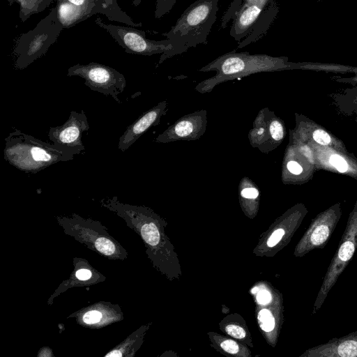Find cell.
Wrapping results in <instances>:
<instances>
[{"instance_id":"cell-1","label":"cell","mask_w":357,"mask_h":357,"mask_svg":"<svg viewBox=\"0 0 357 357\" xmlns=\"http://www.w3.org/2000/svg\"><path fill=\"white\" fill-rule=\"evenodd\" d=\"M81 151L44 142L14 129L5 138L4 159L26 173H36L59 162L71 160Z\"/></svg>"},{"instance_id":"cell-2","label":"cell","mask_w":357,"mask_h":357,"mask_svg":"<svg viewBox=\"0 0 357 357\" xmlns=\"http://www.w3.org/2000/svg\"><path fill=\"white\" fill-rule=\"evenodd\" d=\"M219 0H197L181 14L170 30L162 35L170 41L172 49L162 54L158 63L190 47L206 45L217 19Z\"/></svg>"},{"instance_id":"cell-3","label":"cell","mask_w":357,"mask_h":357,"mask_svg":"<svg viewBox=\"0 0 357 357\" xmlns=\"http://www.w3.org/2000/svg\"><path fill=\"white\" fill-rule=\"evenodd\" d=\"M63 29L59 20L56 7L33 28L22 33L13 50L15 66L22 70L46 54Z\"/></svg>"},{"instance_id":"cell-4","label":"cell","mask_w":357,"mask_h":357,"mask_svg":"<svg viewBox=\"0 0 357 357\" xmlns=\"http://www.w3.org/2000/svg\"><path fill=\"white\" fill-rule=\"evenodd\" d=\"M356 249L357 202L349 214L338 247L324 277L321 286L313 305L312 314L317 313L321 307L331 289L352 259Z\"/></svg>"},{"instance_id":"cell-5","label":"cell","mask_w":357,"mask_h":357,"mask_svg":"<svg viewBox=\"0 0 357 357\" xmlns=\"http://www.w3.org/2000/svg\"><path fill=\"white\" fill-rule=\"evenodd\" d=\"M67 75L83 78L84 84L91 90L111 96L121 102L118 95L123 92L126 81L124 75L114 68L96 62L85 65L78 63L68 69Z\"/></svg>"},{"instance_id":"cell-6","label":"cell","mask_w":357,"mask_h":357,"mask_svg":"<svg viewBox=\"0 0 357 357\" xmlns=\"http://www.w3.org/2000/svg\"><path fill=\"white\" fill-rule=\"evenodd\" d=\"M95 23L106 30L114 40L128 54L151 56L163 54L172 49L168 39L153 40L146 37V32L134 26H123L105 23L100 17H97Z\"/></svg>"},{"instance_id":"cell-7","label":"cell","mask_w":357,"mask_h":357,"mask_svg":"<svg viewBox=\"0 0 357 357\" xmlns=\"http://www.w3.org/2000/svg\"><path fill=\"white\" fill-rule=\"evenodd\" d=\"M55 7L59 20L63 29L71 28L97 13L106 15L111 21L123 22L128 26H142L141 22H133L127 14L123 15L116 12L107 6L103 0H96L82 6H76L68 0H57Z\"/></svg>"},{"instance_id":"cell-8","label":"cell","mask_w":357,"mask_h":357,"mask_svg":"<svg viewBox=\"0 0 357 357\" xmlns=\"http://www.w3.org/2000/svg\"><path fill=\"white\" fill-rule=\"evenodd\" d=\"M342 215L340 204H337L318 214L298 243L295 252L303 257L314 249L324 248L329 241Z\"/></svg>"},{"instance_id":"cell-9","label":"cell","mask_w":357,"mask_h":357,"mask_svg":"<svg viewBox=\"0 0 357 357\" xmlns=\"http://www.w3.org/2000/svg\"><path fill=\"white\" fill-rule=\"evenodd\" d=\"M89 130V124L84 110L80 113L71 111L69 118L62 125L50 128L48 137L54 144L66 148L84 150L82 134Z\"/></svg>"},{"instance_id":"cell-10","label":"cell","mask_w":357,"mask_h":357,"mask_svg":"<svg viewBox=\"0 0 357 357\" xmlns=\"http://www.w3.org/2000/svg\"><path fill=\"white\" fill-rule=\"evenodd\" d=\"M273 0H245L232 18L230 36L238 43L250 33L254 24Z\"/></svg>"},{"instance_id":"cell-11","label":"cell","mask_w":357,"mask_h":357,"mask_svg":"<svg viewBox=\"0 0 357 357\" xmlns=\"http://www.w3.org/2000/svg\"><path fill=\"white\" fill-rule=\"evenodd\" d=\"M305 357H357V331L307 349Z\"/></svg>"},{"instance_id":"cell-12","label":"cell","mask_w":357,"mask_h":357,"mask_svg":"<svg viewBox=\"0 0 357 357\" xmlns=\"http://www.w3.org/2000/svg\"><path fill=\"white\" fill-rule=\"evenodd\" d=\"M162 105L160 104L144 113L130 124L120 137L118 149L124 152L130 148L143 133L157 122L162 113Z\"/></svg>"},{"instance_id":"cell-13","label":"cell","mask_w":357,"mask_h":357,"mask_svg":"<svg viewBox=\"0 0 357 357\" xmlns=\"http://www.w3.org/2000/svg\"><path fill=\"white\" fill-rule=\"evenodd\" d=\"M278 11L276 3L273 0L255 22L248 36L238 43L237 47H244L263 38L275 18Z\"/></svg>"},{"instance_id":"cell-14","label":"cell","mask_w":357,"mask_h":357,"mask_svg":"<svg viewBox=\"0 0 357 357\" xmlns=\"http://www.w3.org/2000/svg\"><path fill=\"white\" fill-rule=\"evenodd\" d=\"M10 6L17 2L20 5L19 17L24 22L32 15L39 13L47 8L53 0H7Z\"/></svg>"},{"instance_id":"cell-15","label":"cell","mask_w":357,"mask_h":357,"mask_svg":"<svg viewBox=\"0 0 357 357\" xmlns=\"http://www.w3.org/2000/svg\"><path fill=\"white\" fill-rule=\"evenodd\" d=\"M142 235L145 241L151 245H156L159 243V231L153 222L146 224L142 227Z\"/></svg>"},{"instance_id":"cell-16","label":"cell","mask_w":357,"mask_h":357,"mask_svg":"<svg viewBox=\"0 0 357 357\" xmlns=\"http://www.w3.org/2000/svg\"><path fill=\"white\" fill-rule=\"evenodd\" d=\"M258 321L260 327L264 331H271L275 327V319L271 311L267 309H263L259 312Z\"/></svg>"},{"instance_id":"cell-17","label":"cell","mask_w":357,"mask_h":357,"mask_svg":"<svg viewBox=\"0 0 357 357\" xmlns=\"http://www.w3.org/2000/svg\"><path fill=\"white\" fill-rule=\"evenodd\" d=\"M244 1L245 0H233L231 2L229 6L222 17L220 29H225L227 26L229 21L232 20L233 17Z\"/></svg>"},{"instance_id":"cell-18","label":"cell","mask_w":357,"mask_h":357,"mask_svg":"<svg viewBox=\"0 0 357 357\" xmlns=\"http://www.w3.org/2000/svg\"><path fill=\"white\" fill-rule=\"evenodd\" d=\"M176 0H156L155 17L160 19L171 11Z\"/></svg>"},{"instance_id":"cell-19","label":"cell","mask_w":357,"mask_h":357,"mask_svg":"<svg viewBox=\"0 0 357 357\" xmlns=\"http://www.w3.org/2000/svg\"><path fill=\"white\" fill-rule=\"evenodd\" d=\"M193 124L191 121L184 120L178 122L174 127V132L178 137H186L193 131Z\"/></svg>"},{"instance_id":"cell-20","label":"cell","mask_w":357,"mask_h":357,"mask_svg":"<svg viewBox=\"0 0 357 357\" xmlns=\"http://www.w3.org/2000/svg\"><path fill=\"white\" fill-rule=\"evenodd\" d=\"M96 247L98 251L106 255H111L115 252L114 243L105 238H99L96 243Z\"/></svg>"},{"instance_id":"cell-21","label":"cell","mask_w":357,"mask_h":357,"mask_svg":"<svg viewBox=\"0 0 357 357\" xmlns=\"http://www.w3.org/2000/svg\"><path fill=\"white\" fill-rule=\"evenodd\" d=\"M330 163L335 167V169L344 173L348 169V164L347 161L340 155L337 154H333L329 158Z\"/></svg>"},{"instance_id":"cell-22","label":"cell","mask_w":357,"mask_h":357,"mask_svg":"<svg viewBox=\"0 0 357 357\" xmlns=\"http://www.w3.org/2000/svg\"><path fill=\"white\" fill-rule=\"evenodd\" d=\"M286 234V230L281 227L275 229L269 237L267 245L268 247H274L282 241Z\"/></svg>"},{"instance_id":"cell-23","label":"cell","mask_w":357,"mask_h":357,"mask_svg":"<svg viewBox=\"0 0 357 357\" xmlns=\"http://www.w3.org/2000/svg\"><path fill=\"white\" fill-rule=\"evenodd\" d=\"M270 132L272 137L277 141L282 139L284 136L282 124L278 121H273L270 125Z\"/></svg>"},{"instance_id":"cell-24","label":"cell","mask_w":357,"mask_h":357,"mask_svg":"<svg viewBox=\"0 0 357 357\" xmlns=\"http://www.w3.org/2000/svg\"><path fill=\"white\" fill-rule=\"evenodd\" d=\"M313 139L319 144L325 146L331 142L330 135L324 130H316L313 132Z\"/></svg>"},{"instance_id":"cell-25","label":"cell","mask_w":357,"mask_h":357,"mask_svg":"<svg viewBox=\"0 0 357 357\" xmlns=\"http://www.w3.org/2000/svg\"><path fill=\"white\" fill-rule=\"evenodd\" d=\"M226 332L231 335L237 339H243L245 336V330L238 326L237 325L230 324L226 326Z\"/></svg>"},{"instance_id":"cell-26","label":"cell","mask_w":357,"mask_h":357,"mask_svg":"<svg viewBox=\"0 0 357 357\" xmlns=\"http://www.w3.org/2000/svg\"><path fill=\"white\" fill-rule=\"evenodd\" d=\"M221 348L226 352L235 354L238 351V345L236 342L231 340H224L220 344Z\"/></svg>"},{"instance_id":"cell-27","label":"cell","mask_w":357,"mask_h":357,"mask_svg":"<svg viewBox=\"0 0 357 357\" xmlns=\"http://www.w3.org/2000/svg\"><path fill=\"white\" fill-rule=\"evenodd\" d=\"M101 314L96 310H91L84 314L83 320L86 324H94L100 320Z\"/></svg>"},{"instance_id":"cell-28","label":"cell","mask_w":357,"mask_h":357,"mask_svg":"<svg viewBox=\"0 0 357 357\" xmlns=\"http://www.w3.org/2000/svg\"><path fill=\"white\" fill-rule=\"evenodd\" d=\"M257 299L260 304L265 305L271 301V295L266 290H261L257 294Z\"/></svg>"},{"instance_id":"cell-29","label":"cell","mask_w":357,"mask_h":357,"mask_svg":"<svg viewBox=\"0 0 357 357\" xmlns=\"http://www.w3.org/2000/svg\"><path fill=\"white\" fill-rule=\"evenodd\" d=\"M241 195L245 198L255 199L259 195V192L255 188H247L241 191Z\"/></svg>"},{"instance_id":"cell-30","label":"cell","mask_w":357,"mask_h":357,"mask_svg":"<svg viewBox=\"0 0 357 357\" xmlns=\"http://www.w3.org/2000/svg\"><path fill=\"white\" fill-rule=\"evenodd\" d=\"M287 169L291 173L296 175L300 174L303 171L302 167L296 161H289L287 163Z\"/></svg>"},{"instance_id":"cell-31","label":"cell","mask_w":357,"mask_h":357,"mask_svg":"<svg viewBox=\"0 0 357 357\" xmlns=\"http://www.w3.org/2000/svg\"><path fill=\"white\" fill-rule=\"evenodd\" d=\"M105 1V4L107 6H109L111 7L114 10H115L116 12L120 13V14H123V15H126V13L123 11L120 7L119 6L118 3H117V0H103Z\"/></svg>"},{"instance_id":"cell-32","label":"cell","mask_w":357,"mask_h":357,"mask_svg":"<svg viewBox=\"0 0 357 357\" xmlns=\"http://www.w3.org/2000/svg\"><path fill=\"white\" fill-rule=\"evenodd\" d=\"M91 272L87 269H80L76 273V276L78 279L84 280L90 278Z\"/></svg>"},{"instance_id":"cell-33","label":"cell","mask_w":357,"mask_h":357,"mask_svg":"<svg viewBox=\"0 0 357 357\" xmlns=\"http://www.w3.org/2000/svg\"><path fill=\"white\" fill-rule=\"evenodd\" d=\"M69 2L76 5V6H85L90 3H92L96 0H68Z\"/></svg>"},{"instance_id":"cell-34","label":"cell","mask_w":357,"mask_h":357,"mask_svg":"<svg viewBox=\"0 0 357 357\" xmlns=\"http://www.w3.org/2000/svg\"><path fill=\"white\" fill-rule=\"evenodd\" d=\"M132 5L134 6H138L141 3L142 0H132Z\"/></svg>"}]
</instances>
